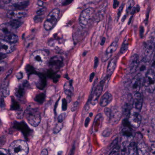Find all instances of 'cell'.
<instances>
[{
  "mask_svg": "<svg viewBox=\"0 0 155 155\" xmlns=\"http://www.w3.org/2000/svg\"><path fill=\"white\" fill-rule=\"evenodd\" d=\"M48 53L45 51L42 50L35 51L30 57L31 65L35 69H42L48 62Z\"/></svg>",
  "mask_w": 155,
  "mask_h": 155,
  "instance_id": "obj_1",
  "label": "cell"
},
{
  "mask_svg": "<svg viewBox=\"0 0 155 155\" xmlns=\"http://www.w3.org/2000/svg\"><path fill=\"white\" fill-rule=\"evenodd\" d=\"M8 152L10 155H27L29 152V146L25 141L16 140L11 144Z\"/></svg>",
  "mask_w": 155,
  "mask_h": 155,
  "instance_id": "obj_2",
  "label": "cell"
},
{
  "mask_svg": "<svg viewBox=\"0 0 155 155\" xmlns=\"http://www.w3.org/2000/svg\"><path fill=\"white\" fill-rule=\"evenodd\" d=\"M25 114L28 123L33 127H36L41 123V113L37 107L29 106L25 110Z\"/></svg>",
  "mask_w": 155,
  "mask_h": 155,
  "instance_id": "obj_3",
  "label": "cell"
},
{
  "mask_svg": "<svg viewBox=\"0 0 155 155\" xmlns=\"http://www.w3.org/2000/svg\"><path fill=\"white\" fill-rule=\"evenodd\" d=\"M60 12V10L57 8L54 9L50 12L44 24L45 30L49 31L54 27L59 19Z\"/></svg>",
  "mask_w": 155,
  "mask_h": 155,
  "instance_id": "obj_4",
  "label": "cell"
},
{
  "mask_svg": "<svg viewBox=\"0 0 155 155\" xmlns=\"http://www.w3.org/2000/svg\"><path fill=\"white\" fill-rule=\"evenodd\" d=\"M143 85L147 90L153 93L155 90V72L150 69L144 78Z\"/></svg>",
  "mask_w": 155,
  "mask_h": 155,
  "instance_id": "obj_5",
  "label": "cell"
},
{
  "mask_svg": "<svg viewBox=\"0 0 155 155\" xmlns=\"http://www.w3.org/2000/svg\"><path fill=\"white\" fill-rule=\"evenodd\" d=\"M134 107V97L131 94L124 95L122 98V110L123 113L130 114Z\"/></svg>",
  "mask_w": 155,
  "mask_h": 155,
  "instance_id": "obj_6",
  "label": "cell"
},
{
  "mask_svg": "<svg viewBox=\"0 0 155 155\" xmlns=\"http://www.w3.org/2000/svg\"><path fill=\"white\" fill-rule=\"evenodd\" d=\"M93 11L91 8L85 9L81 12L79 20V23L80 26L84 28L88 24L92 19Z\"/></svg>",
  "mask_w": 155,
  "mask_h": 155,
  "instance_id": "obj_7",
  "label": "cell"
},
{
  "mask_svg": "<svg viewBox=\"0 0 155 155\" xmlns=\"http://www.w3.org/2000/svg\"><path fill=\"white\" fill-rule=\"evenodd\" d=\"M104 85L99 83V84L96 86L95 88H93L91 96L89 99V102L92 105H95L97 103L98 98L103 91Z\"/></svg>",
  "mask_w": 155,
  "mask_h": 155,
  "instance_id": "obj_8",
  "label": "cell"
},
{
  "mask_svg": "<svg viewBox=\"0 0 155 155\" xmlns=\"http://www.w3.org/2000/svg\"><path fill=\"white\" fill-rule=\"evenodd\" d=\"M142 117L139 113L136 111L130 112L128 117V123L133 127L137 128L141 124Z\"/></svg>",
  "mask_w": 155,
  "mask_h": 155,
  "instance_id": "obj_9",
  "label": "cell"
},
{
  "mask_svg": "<svg viewBox=\"0 0 155 155\" xmlns=\"http://www.w3.org/2000/svg\"><path fill=\"white\" fill-rule=\"evenodd\" d=\"M144 78V77L141 74H137L131 81L130 86L132 90L135 92H138L142 87V85L143 84Z\"/></svg>",
  "mask_w": 155,
  "mask_h": 155,
  "instance_id": "obj_10",
  "label": "cell"
},
{
  "mask_svg": "<svg viewBox=\"0 0 155 155\" xmlns=\"http://www.w3.org/2000/svg\"><path fill=\"white\" fill-rule=\"evenodd\" d=\"M123 113L122 109L117 106H113L110 108V116L108 120L113 124L117 123L121 118Z\"/></svg>",
  "mask_w": 155,
  "mask_h": 155,
  "instance_id": "obj_11",
  "label": "cell"
},
{
  "mask_svg": "<svg viewBox=\"0 0 155 155\" xmlns=\"http://www.w3.org/2000/svg\"><path fill=\"white\" fill-rule=\"evenodd\" d=\"M155 48V44L151 41H148L145 47L144 55L143 60L149 62L152 58Z\"/></svg>",
  "mask_w": 155,
  "mask_h": 155,
  "instance_id": "obj_12",
  "label": "cell"
},
{
  "mask_svg": "<svg viewBox=\"0 0 155 155\" xmlns=\"http://www.w3.org/2000/svg\"><path fill=\"white\" fill-rule=\"evenodd\" d=\"M14 50L12 44L4 40H0V54H6L12 52Z\"/></svg>",
  "mask_w": 155,
  "mask_h": 155,
  "instance_id": "obj_13",
  "label": "cell"
},
{
  "mask_svg": "<svg viewBox=\"0 0 155 155\" xmlns=\"http://www.w3.org/2000/svg\"><path fill=\"white\" fill-rule=\"evenodd\" d=\"M139 63L138 55L137 54H133L130 58L128 64V70L130 73H134L137 71Z\"/></svg>",
  "mask_w": 155,
  "mask_h": 155,
  "instance_id": "obj_14",
  "label": "cell"
},
{
  "mask_svg": "<svg viewBox=\"0 0 155 155\" xmlns=\"http://www.w3.org/2000/svg\"><path fill=\"white\" fill-rule=\"evenodd\" d=\"M117 42L114 41L111 44V45L108 47L104 55L102 57V61L105 62L108 60L112 56V54L114 52L117 48Z\"/></svg>",
  "mask_w": 155,
  "mask_h": 155,
  "instance_id": "obj_15",
  "label": "cell"
},
{
  "mask_svg": "<svg viewBox=\"0 0 155 155\" xmlns=\"http://www.w3.org/2000/svg\"><path fill=\"white\" fill-rule=\"evenodd\" d=\"M49 64L54 69H60L63 65V59L61 56H54L49 60Z\"/></svg>",
  "mask_w": 155,
  "mask_h": 155,
  "instance_id": "obj_16",
  "label": "cell"
},
{
  "mask_svg": "<svg viewBox=\"0 0 155 155\" xmlns=\"http://www.w3.org/2000/svg\"><path fill=\"white\" fill-rule=\"evenodd\" d=\"M26 12L22 10H18L15 11H11L7 14L8 18L13 20H18V19L22 18L26 15Z\"/></svg>",
  "mask_w": 155,
  "mask_h": 155,
  "instance_id": "obj_17",
  "label": "cell"
},
{
  "mask_svg": "<svg viewBox=\"0 0 155 155\" xmlns=\"http://www.w3.org/2000/svg\"><path fill=\"white\" fill-rule=\"evenodd\" d=\"M134 107L137 110H141L143 104V98L141 94L139 92L135 93L134 96Z\"/></svg>",
  "mask_w": 155,
  "mask_h": 155,
  "instance_id": "obj_18",
  "label": "cell"
},
{
  "mask_svg": "<svg viewBox=\"0 0 155 155\" xmlns=\"http://www.w3.org/2000/svg\"><path fill=\"white\" fill-rule=\"evenodd\" d=\"M148 67H149V62L146 61L144 60H142L138 64L137 71H138V74H141L145 77L146 74L148 71Z\"/></svg>",
  "mask_w": 155,
  "mask_h": 155,
  "instance_id": "obj_19",
  "label": "cell"
},
{
  "mask_svg": "<svg viewBox=\"0 0 155 155\" xmlns=\"http://www.w3.org/2000/svg\"><path fill=\"white\" fill-rule=\"evenodd\" d=\"M136 145L137 155H150L148 148L143 141H138Z\"/></svg>",
  "mask_w": 155,
  "mask_h": 155,
  "instance_id": "obj_20",
  "label": "cell"
},
{
  "mask_svg": "<svg viewBox=\"0 0 155 155\" xmlns=\"http://www.w3.org/2000/svg\"><path fill=\"white\" fill-rule=\"evenodd\" d=\"M13 30L8 23L0 25V36L3 38L5 36L12 33Z\"/></svg>",
  "mask_w": 155,
  "mask_h": 155,
  "instance_id": "obj_21",
  "label": "cell"
},
{
  "mask_svg": "<svg viewBox=\"0 0 155 155\" xmlns=\"http://www.w3.org/2000/svg\"><path fill=\"white\" fill-rule=\"evenodd\" d=\"M37 78L35 80V85L40 89H43L46 84V78L43 74L36 75Z\"/></svg>",
  "mask_w": 155,
  "mask_h": 155,
  "instance_id": "obj_22",
  "label": "cell"
},
{
  "mask_svg": "<svg viewBox=\"0 0 155 155\" xmlns=\"http://www.w3.org/2000/svg\"><path fill=\"white\" fill-rule=\"evenodd\" d=\"M113 100V96L110 93H105L100 100V105L102 107H106Z\"/></svg>",
  "mask_w": 155,
  "mask_h": 155,
  "instance_id": "obj_23",
  "label": "cell"
},
{
  "mask_svg": "<svg viewBox=\"0 0 155 155\" xmlns=\"http://www.w3.org/2000/svg\"><path fill=\"white\" fill-rule=\"evenodd\" d=\"M130 142L128 140H126L122 143L121 145V152L122 155H129L130 154Z\"/></svg>",
  "mask_w": 155,
  "mask_h": 155,
  "instance_id": "obj_24",
  "label": "cell"
},
{
  "mask_svg": "<svg viewBox=\"0 0 155 155\" xmlns=\"http://www.w3.org/2000/svg\"><path fill=\"white\" fill-rule=\"evenodd\" d=\"M117 60L115 58L112 59L107 66V76L108 78H110L112 75L116 67Z\"/></svg>",
  "mask_w": 155,
  "mask_h": 155,
  "instance_id": "obj_25",
  "label": "cell"
},
{
  "mask_svg": "<svg viewBox=\"0 0 155 155\" xmlns=\"http://www.w3.org/2000/svg\"><path fill=\"white\" fill-rule=\"evenodd\" d=\"M72 80L66 82L64 86V91L65 94L68 96L71 97L72 95L74 92V88L72 85Z\"/></svg>",
  "mask_w": 155,
  "mask_h": 155,
  "instance_id": "obj_26",
  "label": "cell"
},
{
  "mask_svg": "<svg viewBox=\"0 0 155 155\" xmlns=\"http://www.w3.org/2000/svg\"><path fill=\"white\" fill-rule=\"evenodd\" d=\"M18 39H19L18 36L14 34L13 33L10 34L3 37L4 40L12 44L17 42L18 41Z\"/></svg>",
  "mask_w": 155,
  "mask_h": 155,
  "instance_id": "obj_27",
  "label": "cell"
},
{
  "mask_svg": "<svg viewBox=\"0 0 155 155\" xmlns=\"http://www.w3.org/2000/svg\"><path fill=\"white\" fill-rule=\"evenodd\" d=\"M21 85L19 86L17 88H15V95L18 98H21L23 96L24 94V85Z\"/></svg>",
  "mask_w": 155,
  "mask_h": 155,
  "instance_id": "obj_28",
  "label": "cell"
},
{
  "mask_svg": "<svg viewBox=\"0 0 155 155\" xmlns=\"http://www.w3.org/2000/svg\"><path fill=\"white\" fill-rule=\"evenodd\" d=\"M45 95L44 93H40L35 96V102L39 104H43L45 101Z\"/></svg>",
  "mask_w": 155,
  "mask_h": 155,
  "instance_id": "obj_29",
  "label": "cell"
},
{
  "mask_svg": "<svg viewBox=\"0 0 155 155\" xmlns=\"http://www.w3.org/2000/svg\"><path fill=\"white\" fill-rule=\"evenodd\" d=\"M13 29L19 28L22 24V22L18 20H13L8 22Z\"/></svg>",
  "mask_w": 155,
  "mask_h": 155,
  "instance_id": "obj_30",
  "label": "cell"
},
{
  "mask_svg": "<svg viewBox=\"0 0 155 155\" xmlns=\"http://www.w3.org/2000/svg\"><path fill=\"white\" fill-rule=\"evenodd\" d=\"M128 47V42L127 39L126 38L125 40L124 41L122 47L120 49V52L121 54H124L127 51Z\"/></svg>",
  "mask_w": 155,
  "mask_h": 155,
  "instance_id": "obj_31",
  "label": "cell"
},
{
  "mask_svg": "<svg viewBox=\"0 0 155 155\" xmlns=\"http://www.w3.org/2000/svg\"><path fill=\"white\" fill-rule=\"evenodd\" d=\"M11 109V110H16V111H18V110H19V109H20V106H19V104L14 98H12V99Z\"/></svg>",
  "mask_w": 155,
  "mask_h": 155,
  "instance_id": "obj_32",
  "label": "cell"
},
{
  "mask_svg": "<svg viewBox=\"0 0 155 155\" xmlns=\"http://www.w3.org/2000/svg\"><path fill=\"white\" fill-rule=\"evenodd\" d=\"M134 0H129L127 4V8L126 12L127 13H129L131 12L132 8L134 7Z\"/></svg>",
  "mask_w": 155,
  "mask_h": 155,
  "instance_id": "obj_33",
  "label": "cell"
},
{
  "mask_svg": "<svg viewBox=\"0 0 155 155\" xmlns=\"http://www.w3.org/2000/svg\"><path fill=\"white\" fill-rule=\"evenodd\" d=\"M63 124L62 123H58V124H57L54 127V133L57 134L61 130Z\"/></svg>",
  "mask_w": 155,
  "mask_h": 155,
  "instance_id": "obj_34",
  "label": "cell"
},
{
  "mask_svg": "<svg viewBox=\"0 0 155 155\" xmlns=\"http://www.w3.org/2000/svg\"><path fill=\"white\" fill-rule=\"evenodd\" d=\"M68 108V103L65 98L62 99V109L63 111H66Z\"/></svg>",
  "mask_w": 155,
  "mask_h": 155,
  "instance_id": "obj_35",
  "label": "cell"
},
{
  "mask_svg": "<svg viewBox=\"0 0 155 155\" xmlns=\"http://www.w3.org/2000/svg\"><path fill=\"white\" fill-rule=\"evenodd\" d=\"M88 102L84 106V109H83V114L85 115L87 114V113H88V111H89V104H90V102L88 100Z\"/></svg>",
  "mask_w": 155,
  "mask_h": 155,
  "instance_id": "obj_36",
  "label": "cell"
},
{
  "mask_svg": "<svg viewBox=\"0 0 155 155\" xmlns=\"http://www.w3.org/2000/svg\"><path fill=\"white\" fill-rule=\"evenodd\" d=\"M140 6H139V5H137L136 7L134 6L133 8H132L131 12H130V14L133 15L134 14H135L136 13L138 12H139V11H140Z\"/></svg>",
  "mask_w": 155,
  "mask_h": 155,
  "instance_id": "obj_37",
  "label": "cell"
},
{
  "mask_svg": "<svg viewBox=\"0 0 155 155\" xmlns=\"http://www.w3.org/2000/svg\"><path fill=\"white\" fill-rule=\"evenodd\" d=\"M66 113H62L58 117V123H62L66 117Z\"/></svg>",
  "mask_w": 155,
  "mask_h": 155,
  "instance_id": "obj_38",
  "label": "cell"
},
{
  "mask_svg": "<svg viewBox=\"0 0 155 155\" xmlns=\"http://www.w3.org/2000/svg\"><path fill=\"white\" fill-rule=\"evenodd\" d=\"M2 93L5 97L7 96L9 94V89L7 87H4L2 89Z\"/></svg>",
  "mask_w": 155,
  "mask_h": 155,
  "instance_id": "obj_39",
  "label": "cell"
},
{
  "mask_svg": "<svg viewBox=\"0 0 155 155\" xmlns=\"http://www.w3.org/2000/svg\"><path fill=\"white\" fill-rule=\"evenodd\" d=\"M35 68L31 65H27L26 66V71L30 74H34L35 72Z\"/></svg>",
  "mask_w": 155,
  "mask_h": 155,
  "instance_id": "obj_40",
  "label": "cell"
},
{
  "mask_svg": "<svg viewBox=\"0 0 155 155\" xmlns=\"http://www.w3.org/2000/svg\"><path fill=\"white\" fill-rule=\"evenodd\" d=\"M6 66V64L4 62H0V74L4 71Z\"/></svg>",
  "mask_w": 155,
  "mask_h": 155,
  "instance_id": "obj_41",
  "label": "cell"
},
{
  "mask_svg": "<svg viewBox=\"0 0 155 155\" xmlns=\"http://www.w3.org/2000/svg\"><path fill=\"white\" fill-rule=\"evenodd\" d=\"M124 4H123L120 6V7H119V9H118V12H117V20L119 19V17H120V15H121V13L122 12V11H123V9H124Z\"/></svg>",
  "mask_w": 155,
  "mask_h": 155,
  "instance_id": "obj_42",
  "label": "cell"
},
{
  "mask_svg": "<svg viewBox=\"0 0 155 155\" xmlns=\"http://www.w3.org/2000/svg\"><path fill=\"white\" fill-rule=\"evenodd\" d=\"M104 113L107 117L108 118V119H109V116H110V108H108V107H106V108H105Z\"/></svg>",
  "mask_w": 155,
  "mask_h": 155,
  "instance_id": "obj_43",
  "label": "cell"
},
{
  "mask_svg": "<svg viewBox=\"0 0 155 155\" xmlns=\"http://www.w3.org/2000/svg\"><path fill=\"white\" fill-rule=\"evenodd\" d=\"M118 153H119V148L117 147L113 150L112 153L110 154V155H118Z\"/></svg>",
  "mask_w": 155,
  "mask_h": 155,
  "instance_id": "obj_44",
  "label": "cell"
},
{
  "mask_svg": "<svg viewBox=\"0 0 155 155\" xmlns=\"http://www.w3.org/2000/svg\"><path fill=\"white\" fill-rule=\"evenodd\" d=\"M78 101H76L75 103L73 105L72 107L71 108V110L72 112H74V111H76L78 107Z\"/></svg>",
  "mask_w": 155,
  "mask_h": 155,
  "instance_id": "obj_45",
  "label": "cell"
},
{
  "mask_svg": "<svg viewBox=\"0 0 155 155\" xmlns=\"http://www.w3.org/2000/svg\"><path fill=\"white\" fill-rule=\"evenodd\" d=\"M9 152L2 148H0V155H9Z\"/></svg>",
  "mask_w": 155,
  "mask_h": 155,
  "instance_id": "obj_46",
  "label": "cell"
},
{
  "mask_svg": "<svg viewBox=\"0 0 155 155\" xmlns=\"http://www.w3.org/2000/svg\"><path fill=\"white\" fill-rule=\"evenodd\" d=\"M73 1L74 0H63L62 2V5H64V6L68 5L71 3L73 2Z\"/></svg>",
  "mask_w": 155,
  "mask_h": 155,
  "instance_id": "obj_47",
  "label": "cell"
},
{
  "mask_svg": "<svg viewBox=\"0 0 155 155\" xmlns=\"http://www.w3.org/2000/svg\"><path fill=\"white\" fill-rule=\"evenodd\" d=\"M98 62H99V60L98 58L97 57H95L94 58V68L95 69L97 67L98 65Z\"/></svg>",
  "mask_w": 155,
  "mask_h": 155,
  "instance_id": "obj_48",
  "label": "cell"
},
{
  "mask_svg": "<svg viewBox=\"0 0 155 155\" xmlns=\"http://www.w3.org/2000/svg\"><path fill=\"white\" fill-rule=\"evenodd\" d=\"M119 2L117 0H114V4H113V7L114 9H116L119 5Z\"/></svg>",
  "mask_w": 155,
  "mask_h": 155,
  "instance_id": "obj_49",
  "label": "cell"
},
{
  "mask_svg": "<svg viewBox=\"0 0 155 155\" xmlns=\"http://www.w3.org/2000/svg\"><path fill=\"white\" fill-rule=\"evenodd\" d=\"M150 41L155 44V31L152 34L151 39Z\"/></svg>",
  "mask_w": 155,
  "mask_h": 155,
  "instance_id": "obj_50",
  "label": "cell"
},
{
  "mask_svg": "<svg viewBox=\"0 0 155 155\" xmlns=\"http://www.w3.org/2000/svg\"><path fill=\"white\" fill-rule=\"evenodd\" d=\"M90 119L89 117H87L85 121L84 125L86 127H87L88 126V124H89V122H90Z\"/></svg>",
  "mask_w": 155,
  "mask_h": 155,
  "instance_id": "obj_51",
  "label": "cell"
},
{
  "mask_svg": "<svg viewBox=\"0 0 155 155\" xmlns=\"http://www.w3.org/2000/svg\"><path fill=\"white\" fill-rule=\"evenodd\" d=\"M151 150L152 153L155 154V144H152L151 146Z\"/></svg>",
  "mask_w": 155,
  "mask_h": 155,
  "instance_id": "obj_52",
  "label": "cell"
},
{
  "mask_svg": "<svg viewBox=\"0 0 155 155\" xmlns=\"http://www.w3.org/2000/svg\"><path fill=\"white\" fill-rule=\"evenodd\" d=\"M95 74L94 73H92L90 75V78H89V81L90 82H92L93 81L94 78V77Z\"/></svg>",
  "mask_w": 155,
  "mask_h": 155,
  "instance_id": "obj_53",
  "label": "cell"
},
{
  "mask_svg": "<svg viewBox=\"0 0 155 155\" xmlns=\"http://www.w3.org/2000/svg\"><path fill=\"white\" fill-rule=\"evenodd\" d=\"M41 155H48V151L47 149H44L41 153Z\"/></svg>",
  "mask_w": 155,
  "mask_h": 155,
  "instance_id": "obj_54",
  "label": "cell"
},
{
  "mask_svg": "<svg viewBox=\"0 0 155 155\" xmlns=\"http://www.w3.org/2000/svg\"><path fill=\"white\" fill-rule=\"evenodd\" d=\"M106 38L105 37H103L102 38V40H101V42H100V45H104L105 43Z\"/></svg>",
  "mask_w": 155,
  "mask_h": 155,
  "instance_id": "obj_55",
  "label": "cell"
},
{
  "mask_svg": "<svg viewBox=\"0 0 155 155\" xmlns=\"http://www.w3.org/2000/svg\"><path fill=\"white\" fill-rule=\"evenodd\" d=\"M140 34H141V35H143L144 32V27H143V26H140Z\"/></svg>",
  "mask_w": 155,
  "mask_h": 155,
  "instance_id": "obj_56",
  "label": "cell"
},
{
  "mask_svg": "<svg viewBox=\"0 0 155 155\" xmlns=\"http://www.w3.org/2000/svg\"><path fill=\"white\" fill-rule=\"evenodd\" d=\"M22 77V74L21 73H20L17 74V78L18 79H21Z\"/></svg>",
  "mask_w": 155,
  "mask_h": 155,
  "instance_id": "obj_57",
  "label": "cell"
},
{
  "mask_svg": "<svg viewBox=\"0 0 155 155\" xmlns=\"http://www.w3.org/2000/svg\"><path fill=\"white\" fill-rule=\"evenodd\" d=\"M133 15H132V16H131L130 19H129V21H128V24L129 25L130 23H131V21H132V19H133Z\"/></svg>",
  "mask_w": 155,
  "mask_h": 155,
  "instance_id": "obj_58",
  "label": "cell"
},
{
  "mask_svg": "<svg viewBox=\"0 0 155 155\" xmlns=\"http://www.w3.org/2000/svg\"><path fill=\"white\" fill-rule=\"evenodd\" d=\"M126 15H124V16H123V18H122V21L123 22H124V21H125V20H126Z\"/></svg>",
  "mask_w": 155,
  "mask_h": 155,
  "instance_id": "obj_59",
  "label": "cell"
},
{
  "mask_svg": "<svg viewBox=\"0 0 155 155\" xmlns=\"http://www.w3.org/2000/svg\"><path fill=\"white\" fill-rule=\"evenodd\" d=\"M87 53V52H84V54H83V55H84V56H85Z\"/></svg>",
  "mask_w": 155,
  "mask_h": 155,
  "instance_id": "obj_60",
  "label": "cell"
},
{
  "mask_svg": "<svg viewBox=\"0 0 155 155\" xmlns=\"http://www.w3.org/2000/svg\"><path fill=\"white\" fill-rule=\"evenodd\" d=\"M92 116H93V113H90V117H92Z\"/></svg>",
  "mask_w": 155,
  "mask_h": 155,
  "instance_id": "obj_61",
  "label": "cell"
}]
</instances>
